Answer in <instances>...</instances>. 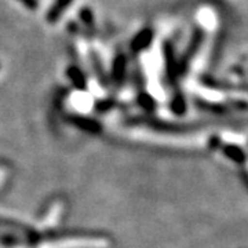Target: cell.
<instances>
[{
  "label": "cell",
  "instance_id": "6da1fadb",
  "mask_svg": "<svg viewBox=\"0 0 248 248\" xmlns=\"http://www.w3.org/2000/svg\"><path fill=\"white\" fill-rule=\"evenodd\" d=\"M152 42H153V31L151 28H145L134 36V39L131 40V50L135 53L145 51L152 45Z\"/></svg>",
  "mask_w": 248,
  "mask_h": 248
},
{
  "label": "cell",
  "instance_id": "7a4b0ae2",
  "mask_svg": "<svg viewBox=\"0 0 248 248\" xmlns=\"http://www.w3.org/2000/svg\"><path fill=\"white\" fill-rule=\"evenodd\" d=\"M72 1L73 0H54L53 6L48 9L47 14H46V21L48 24H55L71 6Z\"/></svg>",
  "mask_w": 248,
  "mask_h": 248
},
{
  "label": "cell",
  "instance_id": "3957f363",
  "mask_svg": "<svg viewBox=\"0 0 248 248\" xmlns=\"http://www.w3.org/2000/svg\"><path fill=\"white\" fill-rule=\"evenodd\" d=\"M68 76H69V79L72 80V83H73L79 90H84L87 87V84H86V78H84L83 72L80 71L79 68L71 66V68L68 69Z\"/></svg>",
  "mask_w": 248,
  "mask_h": 248
},
{
  "label": "cell",
  "instance_id": "277c9868",
  "mask_svg": "<svg viewBox=\"0 0 248 248\" xmlns=\"http://www.w3.org/2000/svg\"><path fill=\"white\" fill-rule=\"evenodd\" d=\"M125 65H127V61L123 55H117L113 62V78L116 80H123L125 75Z\"/></svg>",
  "mask_w": 248,
  "mask_h": 248
},
{
  "label": "cell",
  "instance_id": "5b68a950",
  "mask_svg": "<svg viewBox=\"0 0 248 248\" xmlns=\"http://www.w3.org/2000/svg\"><path fill=\"white\" fill-rule=\"evenodd\" d=\"M225 155L228 157H231L233 161H237V163H243L244 159H246L243 151L240 148H236V146H226L225 148Z\"/></svg>",
  "mask_w": 248,
  "mask_h": 248
},
{
  "label": "cell",
  "instance_id": "8992f818",
  "mask_svg": "<svg viewBox=\"0 0 248 248\" xmlns=\"http://www.w3.org/2000/svg\"><path fill=\"white\" fill-rule=\"evenodd\" d=\"M80 19L86 24V25H89L91 27L93 24H94V16H93V11L90 9H83L80 10Z\"/></svg>",
  "mask_w": 248,
  "mask_h": 248
},
{
  "label": "cell",
  "instance_id": "52a82bcc",
  "mask_svg": "<svg viewBox=\"0 0 248 248\" xmlns=\"http://www.w3.org/2000/svg\"><path fill=\"white\" fill-rule=\"evenodd\" d=\"M138 101H140V104H141L142 107L146 108V109H152V108L155 107V101H153V98L149 95V94H141L140 97H138Z\"/></svg>",
  "mask_w": 248,
  "mask_h": 248
},
{
  "label": "cell",
  "instance_id": "ba28073f",
  "mask_svg": "<svg viewBox=\"0 0 248 248\" xmlns=\"http://www.w3.org/2000/svg\"><path fill=\"white\" fill-rule=\"evenodd\" d=\"M25 9L31 10V11H35L39 7V1L37 0H18Z\"/></svg>",
  "mask_w": 248,
  "mask_h": 248
},
{
  "label": "cell",
  "instance_id": "9c48e42d",
  "mask_svg": "<svg viewBox=\"0 0 248 248\" xmlns=\"http://www.w3.org/2000/svg\"><path fill=\"white\" fill-rule=\"evenodd\" d=\"M172 108H174V110H175L177 113L184 112V109H185V107H184V101H182L181 98H177V99L172 102Z\"/></svg>",
  "mask_w": 248,
  "mask_h": 248
}]
</instances>
